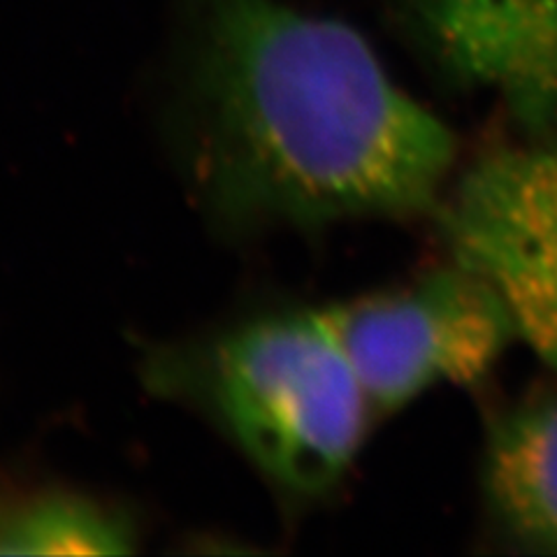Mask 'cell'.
Listing matches in <instances>:
<instances>
[{"label":"cell","instance_id":"6da1fadb","mask_svg":"<svg viewBox=\"0 0 557 557\" xmlns=\"http://www.w3.org/2000/svg\"><path fill=\"white\" fill-rule=\"evenodd\" d=\"M182 147L239 233H319L437 212L458 139L372 45L284 0H182Z\"/></svg>","mask_w":557,"mask_h":557},{"label":"cell","instance_id":"7a4b0ae2","mask_svg":"<svg viewBox=\"0 0 557 557\" xmlns=\"http://www.w3.org/2000/svg\"><path fill=\"white\" fill-rule=\"evenodd\" d=\"M151 376L202 409L260 474L298 499L333 495L376 425L317 307L265 313L174 348Z\"/></svg>","mask_w":557,"mask_h":557},{"label":"cell","instance_id":"3957f363","mask_svg":"<svg viewBox=\"0 0 557 557\" xmlns=\"http://www.w3.org/2000/svg\"><path fill=\"white\" fill-rule=\"evenodd\" d=\"M376 423L440 386H472L520 342L491 278L450 256L413 282L317 307Z\"/></svg>","mask_w":557,"mask_h":557},{"label":"cell","instance_id":"277c9868","mask_svg":"<svg viewBox=\"0 0 557 557\" xmlns=\"http://www.w3.org/2000/svg\"><path fill=\"white\" fill-rule=\"evenodd\" d=\"M432 221L453 258L491 278L520 342L557 374V131L479 156Z\"/></svg>","mask_w":557,"mask_h":557},{"label":"cell","instance_id":"5b68a950","mask_svg":"<svg viewBox=\"0 0 557 557\" xmlns=\"http://www.w3.org/2000/svg\"><path fill=\"white\" fill-rule=\"evenodd\" d=\"M399 38L450 89L497 100L520 135L557 131V0H386Z\"/></svg>","mask_w":557,"mask_h":557},{"label":"cell","instance_id":"8992f818","mask_svg":"<svg viewBox=\"0 0 557 557\" xmlns=\"http://www.w3.org/2000/svg\"><path fill=\"white\" fill-rule=\"evenodd\" d=\"M483 511L518 553L557 555V391H532L487 425Z\"/></svg>","mask_w":557,"mask_h":557},{"label":"cell","instance_id":"52a82bcc","mask_svg":"<svg viewBox=\"0 0 557 557\" xmlns=\"http://www.w3.org/2000/svg\"><path fill=\"white\" fill-rule=\"evenodd\" d=\"M128 522L98 502L42 495L0 516V555H126Z\"/></svg>","mask_w":557,"mask_h":557}]
</instances>
